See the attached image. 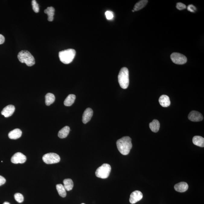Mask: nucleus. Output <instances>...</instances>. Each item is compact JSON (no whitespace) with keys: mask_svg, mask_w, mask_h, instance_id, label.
<instances>
[{"mask_svg":"<svg viewBox=\"0 0 204 204\" xmlns=\"http://www.w3.org/2000/svg\"><path fill=\"white\" fill-rule=\"evenodd\" d=\"M116 145L121 154L128 155L132 147L131 139L129 136H124L117 141Z\"/></svg>","mask_w":204,"mask_h":204,"instance_id":"1","label":"nucleus"},{"mask_svg":"<svg viewBox=\"0 0 204 204\" xmlns=\"http://www.w3.org/2000/svg\"><path fill=\"white\" fill-rule=\"evenodd\" d=\"M18 58L21 62L25 63L28 66H32L35 64V59L33 56L27 50H22L19 52Z\"/></svg>","mask_w":204,"mask_h":204,"instance_id":"2","label":"nucleus"},{"mask_svg":"<svg viewBox=\"0 0 204 204\" xmlns=\"http://www.w3.org/2000/svg\"><path fill=\"white\" fill-rule=\"evenodd\" d=\"M76 53L75 50L73 49H68L61 51L59 53L60 60L64 64H70L74 59Z\"/></svg>","mask_w":204,"mask_h":204,"instance_id":"3","label":"nucleus"},{"mask_svg":"<svg viewBox=\"0 0 204 204\" xmlns=\"http://www.w3.org/2000/svg\"><path fill=\"white\" fill-rule=\"evenodd\" d=\"M118 82L123 89H126L129 84V70L126 67H123L120 70L118 76Z\"/></svg>","mask_w":204,"mask_h":204,"instance_id":"4","label":"nucleus"},{"mask_svg":"<svg viewBox=\"0 0 204 204\" xmlns=\"http://www.w3.org/2000/svg\"><path fill=\"white\" fill-rule=\"evenodd\" d=\"M111 171V167L109 164H103L97 169L95 172L96 176L97 177L105 179L110 175Z\"/></svg>","mask_w":204,"mask_h":204,"instance_id":"5","label":"nucleus"},{"mask_svg":"<svg viewBox=\"0 0 204 204\" xmlns=\"http://www.w3.org/2000/svg\"><path fill=\"white\" fill-rule=\"evenodd\" d=\"M43 162L47 164H55L60 161V157L57 154L54 153H49L43 156Z\"/></svg>","mask_w":204,"mask_h":204,"instance_id":"6","label":"nucleus"},{"mask_svg":"<svg viewBox=\"0 0 204 204\" xmlns=\"http://www.w3.org/2000/svg\"><path fill=\"white\" fill-rule=\"evenodd\" d=\"M171 60L174 63L182 65L186 63L187 58L184 55L178 53H173L171 55Z\"/></svg>","mask_w":204,"mask_h":204,"instance_id":"7","label":"nucleus"},{"mask_svg":"<svg viewBox=\"0 0 204 204\" xmlns=\"http://www.w3.org/2000/svg\"><path fill=\"white\" fill-rule=\"evenodd\" d=\"M26 157L21 152H17L15 154L11 157V162L14 164L24 163L26 161Z\"/></svg>","mask_w":204,"mask_h":204,"instance_id":"8","label":"nucleus"},{"mask_svg":"<svg viewBox=\"0 0 204 204\" xmlns=\"http://www.w3.org/2000/svg\"><path fill=\"white\" fill-rule=\"evenodd\" d=\"M143 197L142 192L139 190H135L131 193L130 196L129 202L131 204L136 203L140 201Z\"/></svg>","mask_w":204,"mask_h":204,"instance_id":"9","label":"nucleus"},{"mask_svg":"<svg viewBox=\"0 0 204 204\" xmlns=\"http://www.w3.org/2000/svg\"><path fill=\"white\" fill-rule=\"evenodd\" d=\"M188 119L193 122H199L203 119V116L199 112L196 111H192L188 115Z\"/></svg>","mask_w":204,"mask_h":204,"instance_id":"10","label":"nucleus"},{"mask_svg":"<svg viewBox=\"0 0 204 204\" xmlns=\"http://www.w3.org/2000/svg\"><path fill=\"white\" fill-rule=\"evenodd\" d=\"M14 106L13 105H9L4 107L1 112V114L5 117H9L11 116L14 113L15 111Z\"/></svg>","mask_w":204,"mask_h":204,"instance_id":"11","label":"nucleus"},{"mask_svg":"<svg viewBox=\"0 0 204 204\" xmlns=\"http://www.w3.org/2000/svg\"><path fill=\"white\" fill-rule=\"evenodd\" d=\"M93 115V111L91 108H88L84 112L82 116V122L86 124L91 120Z\"/></svg>","mask_w":204,"mask_h":204,"instance_id":"12","label":"nucleus"},{"mask_svg":"<svg viewBox=\"0 0 204 204\" xmlns=\"http://www.w3.org/2000/svg\"><path fill=\"white\" fill-rule=\"evenodd\" d=\"M174 189L176 191L180 193H183L188 189V185L186 183L181 182L175 184Z\"/></svg>","mask_w":204,"mask_h":204,"instance_id":"13","label":"nucleus"},{"mask_svg":"<svg viewBox=\"0 0 204 204\" xmlns=\"http://www.w3.org/2000/svg\"><path fill=\"white\" fill-rule=\"evenodd\" d=\"M159 102L160 105L163 107H168L170 105L171 102L168 96L162 95L160 97Z\"/></svg>","mask_w":204,"mask_h":204,"instance_id":"14","label":"nucleus"},{"mask_svg":"<svg viewBox=\"0 0 204 204\" xmlns=\"http://www.w3.org/2000/svg\"><path fill=\"white\" fill-rule=\"evenodd\" d=\"M22 132L20 129H16L12 130L8 133V137L11 139H16L20 138Z\"/></svg>","mask_w":204,"mask_h":204,"instance_id":"15","label":"nucleus"},{"mask_svg":"<svg viewBox=\"0 0 204 204\" xmlns=\"http://www.w3.org/2000/svg\"><path fill=\"white\" fill-rule=\"evenodd\" d=\"M193 143L197 146L203 148L204 147V139L202 136H196L193 137Z\"/></svg>","mask_w":204,"mask_h":204,"instance_id":"16","label":"nucleus"},{"mask_svg":"<svg viewBox=\"0 0 204 204\" xmlns=\"http://www.w3.org/2000/svg\"><path fill=\"white\" fill-rule=\"evenodd\" d=\"M44 13L48 15V20L49 22L53 21L55 14V9L53 7H48L44 10Z\"/></svg>","mask_w":204,"mask_h":204,"instance_id":"17","label":"nucleus"},{"mask_svg":"<svg viewBox=\"0 0 204 204\" xmlns=\"http://www.w3.org/2000/svg\"><path fill=\"white\" fill-rule=\"evenodd\" d=\"M149 127L151 130L154 132H157L159 130L160 124L157 120H154L149 124Z\"/></svg>","mask_w":204,"mask_h":204,"instance_id":"18","label":"nucleus"},{"mask_svg":"<svg viewBox=\"0 0 204 204\" xmlns=\"http://www.w3.org/2000/svg\"><path fill=\"white\" fill-rule=\"evenodd\" d=\"M70 127L68 126H66L59 130L58 133V136L61 139H64L67 137L69 133Z\"/></svg>","mask_w":204,"mask_h":204,"instance_id":"19","label":"nucleus"},{"mask_svg":"<svg viewBox=\"0 0 204 204\" xmlns=\"http://www.w3.org/2000/svg\"><path fill=\"white\" fill-rule=\"evenodd\" d=\"M76 96L73 94H70L67 96L64 101V105L66 106H70L74 103L75 100Z\"/></svg>","mask_w":204,"mask_h":204,"instance_id":"20","label":"nucleus"},{"mask_svg":"<svg viewBox=\"0 0 204 204\" xmlns=\"http://www.w3.org/2000/svg\"><path fill=\"white\" fill-rule=\"evenodd\" d=\"M148 2V1L147 0H142L136 3L133 8L135 11L142 9L146 5Z\"/></svg>","mask_w":204,"mask_h":204,"instance_id":"21","label":"nucleus"},{"mask_svg":"<svg viewBox=\"0 0 204 204\" xmlns=\"http://www.w3.org/2000/svg\"><path fill=\"white\" fill-rule=\"evenodd\" d=\"M46 99V106H50L51 104H53L55 100V96L53 94L51 93H48L45 96Z\"/></svg>","mask_w":204,"mask_h":204,"instance_id":"22","label":"nucleus"},{"mask_svg":"<svg viewBox=\"0 0 204 204\" xmlns=\"http://www.w3.org/2000/svg\"><path fill=\"white\" fill-rule=\"evenodd\" d=\"M63 183L64 186L66 190L70 191L72 190L74 185L72 180L70 178L65 179L63 181Z\"/></svg>","mask_w":204,"mask_h":204,"instance_id":"23","label":"nucleus"},{"mask_svg":"<svg viewBox=\"0 0 204 204\" xmlns=\"http://www.w3.org/2000/svg\"><path fill=\"white\" fill-rule=\"evenodd\" d=\"M57 190L60 196L62 197H65L66 196L67 193L66 190L62 184H57L56 186Z\"/></svg>","mask_w":204,"mask_h":204,"instance_id":"24","label":"nucleus"},{"mask_svg":"<svg viewBox=\"0 0 204 204\" xmlns=\"http://www.w3.org/2000/svg\"><path fill=\"white\" fill-rule=\"evenodd\" d=\"M14 197L15 200L17 202H19V203H21V202H23L24 201V196L23 195L21 194V193H16L14 194Z\"/></svg>","mask_w":204,"mask_h":204,"instance_id":"25","label":"nucleus"},{"mask_svg":"<svg viewBox=\"0 0 204 204\" xmlns=\"http://www.w3.org/2000/svg\"><path fill=\"white\" fill-rule=\"evenodd\" d=\"M31 4H32L33 9L34 12L38 13L40 11V8H39V5L37 3V1L35 0H33L31 2Z\"/></svg>","mask_w":204,"mask_h":204,"instance_id":"26","label":"nucleus"},{"mask_svg":"<svg viewBox=\"0 0 204 204\" xmlns=\"http://www.w3.org/2000/svg\"><path fill=\"white\" fill-rule=\"evenodd\" d=\"M176 7L178 10H182L186 8V6L183 4L181 2H178L177 4Z\"/></svg>","mask_w":204,"mask_h":204,"instance_id":"27","label":"nucleus"},{"mask_svg":"<svg viewBox=\"0 0 204 204\" xmlns=\"http://www.w3.org/2000/svg\"><path fill=\"white\" fill-rule=\"evenodd\" d=\"M105 15L106 18L108 20H111L113 18V13L112 11H107L106 12Z\"/></svg>","mask_w":204,"mask_h":204,"instance_id":"28","label":"nucleus"},{"mask_svg":"<svg viewBox=\"0 0 204 204\" xmlns=\"http://www.w3.org/2000/svg\"><path fill=\"white\" fill-rule=\"evenodd\" d=\"M187 10L191 12H195L196 11V7L193 5H190L187 7Z\"/></svg>","mask_w":204,"mask_h":204,"instance_id":"29","label":"nucleus"},{"mask_svg":"<svg viewBox=\"0 0 204 204\" xmlns=\"http://www.w3.org/2000/svg\"><path fill=\"white\" fill-rule=\"evenodd\" d=\"M6 180L5 178L0 175V186L5 183Z\"/></svg>","mask_w":204,"mask_h":204,"instance_id":"30","label":"nucleus"},{"mask_svg":"<svg viewBox=\"0 0 204 204\" xmlns=\"http://www.w3.org/2000/svg\"><path fill=\"white\" fill-rule=\"evenodd\" d=\"M5 38L3 36L0 34V44H3L5 42Z\"/></svg>","mask_w":204,"mask_h":204,"instance_id":"31","label":"nucleus"},{"mask_svg":"<svg viewBox=\"0 0 204 204\" xmlns=\"http://www.w3.org/2000/svg\"><path fill=\"white\" fill-rule=\"evenodd\" d=\"M3 204H10L9 202H4Z\"/></svg>","mask_w":204,"mask_h":204,"instance_id":"32","label":"nucleus"},{"mask_svg":"<svg viewBox=\"0 0 204 204\" xmlns=\"http://www.w3.org/2000/svg\"><path fill=\"white\" fill-rule=\"evenodd\" d=\"M132 11L133 12H135V11L134 10H132Z\"/></svg>","mask_w":204,"mask_h":204,"instance_id":"33","label":"nucleus"},{"mask_svg":"<svg viewBox=\"0 0 204 204\" xmlns=\"http://www.w3.org/2000/svg\"><path fill=\"white\" fill-rule=\"evenodd\" d=\"M85 204V203H82V204Z\"/></svg>","mask_w":204,"mask_h":204,"instance_id":"34","label":"nucleus"}]
</instances>
